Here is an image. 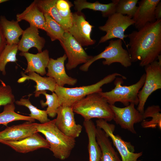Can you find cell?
Wrapping results in <instances>:
<instances>
[{"mask_svg":"<svg viewBox=\"0 0 161 161\" xmlns=\"http://www.w3.org/2000/svg\"><path fill=\"white\" fill-rule=\"evenodd\" d=\"M19 55L24 57L27 62V66L24 72L25 74L35 72L41 76L46 74V68H47L50 58L48 50L45 49L36 54L28 52H21Z\"/></svg>","mask_w":161,"mask_h":161,"instance_id":"obj_18","label":"cell"},{"mask_svg":"<svg viewBox=\"0 0 161 161\" xmlns=\"http://www.w3.org/2000/svg\"><path fill=\"white\" fill-rule=\"evenodd\" d=\"M132 62L143 67L157 60L161 52V19L150 23L128 35Z\"/></svg>","mask_w":161,"mask_h":161,"instance_id":"obj_1","label":"cell"},{"mask_svg":"<svg viewBox=\"0 0 161 161\" xmlns=\"http://www.w3.org/2000/svg\"><path fill=\"white\" fill-rule=\"evenodd\" d=\"M8 1L7 0H0V4Z\"/></svg>","mask_w":161,"mask_h":161,"instance_id":"obj_38","label":"cell"},{"mask_svg":"<svg viewBox=\"0 0 161 161\" xmlns=\"http://www.w3.org/2000/svg\"><path fill=\"white\" fill-rule=\"evenodd\" d=\"M118 0H112L107 4L100 3L98 1L91 3L86 0H75L74 1V9L78 12H81L84 9H89L101 13L103 17H108L116 13Z\"/></svg>","mask_w":161,"mask_h":161,"instance_id":"obj_22","label":"cell"},{"mask_svg":"<svg viewBox=\"0 0 161 161\" xmlns=\"http://www.w3.org/2000/svg\"><path fill=\"white\" fill-rule=\"evenodd\" d=\"M73 6L72 3L67 0H57L56 6L63 19L66 23L68 28L71 25L72 14L70 8Z\"/></svg>","mask_w":161,"mask_h":161,"instance_id":"obj_34","label":"cell"},{"mask_svg":"<svg viewBox=\"0 0 161 161\" xmlns=\"http://www.w3.org/2000/svg\"><path fill=\"white\" fill-rule=\"evenodd\" d=\"M122 44L121 39L111 40L103 52L93 56L87 62L80 66V69L87 72L93 62L101 59H105L102 62L104 65L109 66L114 63H118L126 68L131 66L132 62L129 54L127 50L123 48Z\"/></svg>","mask_w":161,"mask_h":161,"instance_id":"obj_6","label":"cell"},{"mask_svg":"<svg viewBox=\"0 0 161 161\" xmlns=\"http://www.w3.org/2000/svg\"><path fill=\"white\" fill-rule=\"evenodd\" d=\"M37 6L44 14L49 15L59 24L66 32L68 26L61 16L56 6L57 0H35Z\"/></svg>","mask_w":161,"mask_h":161,"instance_id":"obj_26","label":"cell"},{"mask_svg":"<svg viewBox=\"0 0 161 161\" xmlns=\"http://www.w3.org/2000/svg\"><path fill=\"white\" fill-rule=\"evenodd\" d=\"M96 126L102 129L111 138L113 143L119 152L121 161H141L138 159L143 155L142 152L134 153V148L130 142L123 140L118 135H115L114 124H109L102 119L96 120Z\"/></svg>","mask_w":161,"mask_h":161,"instance_id":"obj_9","label":"cell"},{"mask_svg":"<svg viewBox=\"0 0 161 161\" xmlns=\"http://www.w3.org/2000/svg\"><path fill=\"white\" fill-rule=\"evenodd\" d=\"M67 58L65 54L56 59L50 58L47 67V76L54 79L57 85L61 87L66 84L74 86L78 81L77 79L68 75L66 72L64 62Z\"/></svg>","mask_w":161,"mask_h":161,"instance_id":"obj_14","label":"cell"},{"mask_svg":"<svg viewBox=\"0 0 161 161\" xmlns=\"http://www.w3.org/2000/svg\"><path fill=\"white\" fill-rule=\"evenodd\" d=\"M21 77L17 80L19 83L26 80H32L35 81L36 85L34 86L35 90L34 92L35 97H38L43 91L48 90L52 93L54 92L57 85L55 80L49 77H42L35 72L29 73L26 74L23 72L21 73Z\"/></svg>","mask_w":161,"mask_h":161,"instance_id":"obj_20","label":"cell"},{"mask_svg":"<svg viewBox=\"0 0 161 161\" xmlns=\"http://www.w3.org/2000/svg\"><path fill=\"white\" fill-rule=\"evenodd\" d=\"M7 44L6 40L0 24V55Z\"/></svg>","mask_w":161,"mask_h":161,"instance_id":"obj_36","label":"cell"},{"mask_svg":"<svg viewBox=\"0 0 161 161\" xmlns=\"http://www.w3.org/2000/svg\"><path fill=\"white\" fill-rule=\"evenodd\" d=\"M30 97L28 98H21L19 100L16 101L15 103L18 105L28 108L30 112L29 116L35 120H37L41 123H45L49 121L50 120L48 118L46 110H40L34 106L29 100Z\"/></svg>","mask_w":161,"mask_h":161,"instance_id":"obj_30","label":"cell"},{"mask_svg":"<svg viewBox=\"0 0 161 161\" xmlns=\"http://www.w3.org/2000/svg\"><path fill=\"white\" fill-rule=\"evenodd\" d=\"M145 78V73L137 83L129 86H122L123 78H116L114 82L115 87L113 89L109 92L98 93L106 100L110 105H114L117 102H120L125 106L131 103L137 105L139 103L138 93L143 85Z\"/></svg>","mask_w":161,"mask_h":161,"instance_id":"obj_5","label":"cell"},{"mask_svg":"<svg viewBox=\"0 0 161 161\" xmlns=\"http://www.w3.org/2000/svg\"><path fill=\"white\" fill-rule=\"evenodd\" d=\"M83 125L88 139L89 161H100L102 151L96 139V126L91 120H84Z\"/></svg>","mask_w":161,"mask_h":161,"instance_id":"obj_23","label":"cell"},{"mask_svg":"<svg viewBox=\"0 0 161 161\" xmlns=\"http://www.w3.org/2000/svg\"><path fill=\"white\" fill-rule=\"evenodd\" d=\"M41 94L44 95L46 99V101L44 103L41 101L42 106H47L46 110L48 116L52 118L55 117L57 115V112L58 108L61 106V104L59 97L54 92L52 94L46 93V91L42 92Z\"/></svg>","mask_w":161,"mask_h":161,"instance_id":"obj_32","label":"cell"},{"mask_svg":"<svg viewBox=\"0 0 161 161\" xmlns=\"http://www.w3.org/2000/svg\"><path fill=\"white\" fill-rule=\"evenodd\" d=\"M60 42L68 58L66 65L68 70L75 69L80 64H86L93 56L88 55L82 47L68 32H65L63 40Z\"/></svg>","mask_w":161,"mask_h":161,"instance_id":"obj_10","label":"cell"},{"mask_svg":"<svg viewBox=\"0 0 161 161\" xmlns=\"http://www.w3.org/2000/svg\"><path fill=\"white\" fill-rule=\"evenodd\" d=\"M161 109L158 105L148 106L143 114L144 120L141 126L144 128L156 129L158 127L161 129Z\"/></svg>","mask_w":161,"mask_h":161,"instance_id":"obj_27","label":"cell"},{"mask_svg":"<svg viewBox=\"0 0 161 161\" xmlns=\"http://www.w3.org/2000/svg\"><path fill=\"white\" fill-rule=\"evenodd\" d=\"M16 18V21L18 22L25 20L29 22L30 25L44 30L45 25L44 14L39 9L34 1L23 12L18 13Z\"/></svg>","mask_w":161,"mask_h":161,"instance_id":"obj_21","label":"cell"},{"mask_svg":"<svg viewBox=\"0 0 161 161\" xmlns=\"http://www.w3.org/2000/svg\"><path fill=\"white\" fill-rule=\"evenodd\" d=\"M138 1V0H118L116 13L132 18L137 10Z\"/></svg>","mask_w":161,"mask_h":161,"instance_id":"obj_33","label":"cell"},{"mask_svg":"<svg viewBox=\"0 0 161 161\" xmlns=\"http://www.w3.org/2000/svg\"><path fill=\"white\" fill-rule=\"evenodd\" d=\"M38 29L30 25L24 30L22 37L18 44V50L22 52H28L32 47L36 48L38 52H42L45 44V39L40 36Z\"/></svg>","mask_w":161,"mask_h":161,"instance_id":"obj_19","label":"cell"},{"mask_svg":"<svg viewBox=\"0 0 161 161\" xmlns=\"http://www.w3.org/2000/svg\"><path fill=\"white\" fill-rule=\"evenodd\" d=\"M14 103L8 104L4 106L3 112L0 113V124L6 126L9 123L16 120H25L34 122L35 120L29 116L18 114L15 112Z\"/></svg>","mask_w":161,"mask_h":161,"instance_id":"obj_28","label":"cell"},{"mask_svg":"<svg viewBox=\"0 0 161 161\" xmlns=\"http://www.w3.org/2000/svg\"><path fill=\"white\" fill-rule=\"evenodd\" d=\"M160 0H142L138 2V6L132 19L135 28L139 30L147 24L155 22L154 10Z\"/></svg>","mask_w":161,"mask_h":161,"instance_id":"obj_17","label":"cell"},{"mask_svg":"<svg viewBox=\"0 0 161 161\" xmlns=\"http://www.w3.org/2000/svg\"><path fill=\"white\" fill-rule=\"evenodd\" d=\"M109 137L103 130L96 126V139L102 151L100 161H121Z\"/></svg>","mask_w":161,"mask_h":161,"instance_id":"obj_24","label":"cell"},{"mask_svg":"<svg viewBox=\"0 0 161 161\" xmlns=\"http://www.w3.org/2000/svg\"><path fill=\"white\" fill-rule=\"evenodd\" d=\"M134 24V21L130 16L117 13L112 14L108 17L104 25L98 27L100 30L106 33L101 37L98 44L114 38L121 39L125 43L124 39L128 37V34H125V32L129 27Z\"/></svg>","mask_w":161,"mask_h":161,"instance_id":"obj_8","label":"cell"},{"mask_svg":"<svg viewBox=\"0 0 161 161\" xmlns=\"http://www.w3.org/2000/svg\"><path fill=\"white\" fill-rule=\"evenodd\" d=\"M0 81V107L15 102V97L11 87L1 79Z\"/></svg>","mask_w":161,"mask_h":161,"instance_id":"obj_35","label":"cell"},{"mask_svg":"<svg viewBox=\"0 0 161 161\" xmlns=\"http://www.w3.org/2000/svg\"><path fill=\"white\" fill-rule=\"evenodd\" d=\"M45 31L52 41L58 40L62 41L64 38L65 31L62 26L49 15L45 14Z\"/></svg>","mask_w":161,"mask_h":161,"instance_id":"obj_29","label":"cell"},{"mask_svg":"<svg viewBox=\"0 0 161 161\" xmlns=\"http://www.w3.org/2000/svg\"><path fill=\"white\" fill-rule=\"evenodd\" d=\"M37 123L26 121L7 127L0 131V143L2 141H16L30 136L38 132Z\"/></svg>","mask_w":161,"mask_h":161,"instance_id":"obj_16","label":"cell"},{"mask_svg":"<svg viewBox=\"0 0 161 161\" xmlns=\"http://www.w3.org/2000/svg\"><path fill=\"white\" fill-rule=\"evenodd\" d=\"M145 78L142 89L138 93L139 103L137 109L141 113L144 112V106L149 96L161 88V56L157 60L145 66Z\"/></svg>","mask_w":161,"mask_h":161,"instance_id":"obj_7","label":"cell"},{"mask_svg":"<svg viewBox=\"0 0 161 161\" xmlns=\"http://www.w3.org/2000/svg\"><path fill=\"white\" fill-rule=\"evenodd\" d=\"M72 107L74 112L81 115L84 120L96 118L108 122L112 121L114 117L110 105L98 93L87 95Z\"/></svg>","mask_w":161,"mask_h":161,"instance_id":"obj_3","label":"cell"},{"mask_svg":"<svg viewBox=\"0 0 161 161\" xmlns=\"http://www.w3.org/2000/svg\"><path fill=\"white\" fill-rule=\"evenodd\" d=\"M117 76L126 78L118 73L109 75L96 83L90 85L74 88L61 87L56 85L55 92L58 96L61 106L72 107L75 103L91 94L102 92L101 87L110 83Z\"/></svg>","mask_w":161,"mask_h":161,"instance_id":"obj_4","label":"cell"},{"mask_svg":"<svg viewBox=\"0 0 161 161\" xmlns=\"http://www.w3.org/2000/svg\"><path fill=\"white\" fill-rule=\"evenodd\" d=\"M72 107L61 106L58 109L55 124L63 134L70 137H79L82 126L75 122Z\"/></svg>","mask_w":161,"mask_h":161,"instance_id":"obj_13","label":"cell"},{"mask_svg":"<svg viewBox=\"0 0 161 161\" xmlns=\"http://www.w3.org/2000/svg\"><path fill=\"white\" fill-rule=\"evenodd\" d=\"M7 145L17 152L26 153L38 149H49L47 141L37 132L32 135L16 141H2L0 143Z\"/></svg>","mask_w":161,"mask_h":161,"instance_id":"obj_15","label":"cell"},{"mask_svg":"<svg viewBox=\"0 0 161 161\" xmlns=\"http://www.w3.org/2000/svg\"><path fill=\"white\" fill-rule=\"evenodd\" d=\"M0 24L6 39L7 44H18L19 38L24 31L17 21L8 20L5 16H0Z\"/></svg>","mask_w":161,"mask_h":161,"instance_id":"obj_25","label":"cell"},{"mask_svg":"<svg viewBox=\"0 0 161 161\" xmlns=\"http://www.w3.org/2000/svg\"><path fill=\"white\" fill-rule=\"evenodd\" d=\"M135 105L131 103L125 107L120 108L114 105H110L114 114L113 120L115 123L122 128L127 129L134 134L137 133L134 124L144 120L143 114L135 108Z\"/></svg>","mask_w":161,"mask_h":161,"instance_id":"obj_12","label":"cell"},{"mask_svg":"<svg viewBox=\"0 0 161 161\" xmlns=\"http://www.w3.org/2000/svg\"><path fill=\"white\" fill-rule=\"evenodd\" d=\"M55 120L45 123H37L38 132L43 134L49 145V149L53 156L60 160L69 157L76 144L75 139L67 136L61 132L55 124Z\"/></svg>","mask_w":161,"mask_h":161,"instance_id":"obj_2","label":"cell"},{"mask_svg":"<svg viewBox=\"0 0 161 161\" xmlns=\"http://www.w3.org/2000/svg\"><path fill=\"white\" fill-rule=\"evenodd\" d=\"M155 18L156 20L161 19V1L157 5L154 10Z\"/></svg>","mask_w":161,"mask_h":161,"instance_id":"obj_37","label":"cell"},{"mask_svg":"<svg viewBox=\"0 0 161 161\" xmlns=\"http://www.w3.org/2000/svg\"><path fill=\"white\" fill-rule=\"evenodd\" d=\"M94 27L86 21L81 12L72 13L71 25L67 32H69L83 47L94 44L96 41L91 38Z\"/></svg>","mask_w":161,"mask_h":161,"instance_id":"obj_11","label":"cell"},{"mask_svg":"<svg viewBox=\"0 0 161 161\" xmlns=\"http://www.w3.org/2000/svg\"><path fill=\"white\" fill-rule=\"evenodd\" d=\"M18 50V44H7L0 55V72L3 75L6 74L5 67L9 62L17 61L16 55Z\"/></svg>","mask_w":161,"mask_h":161,"instance_id":"obj_31","label":"cell"}]
</instances>
